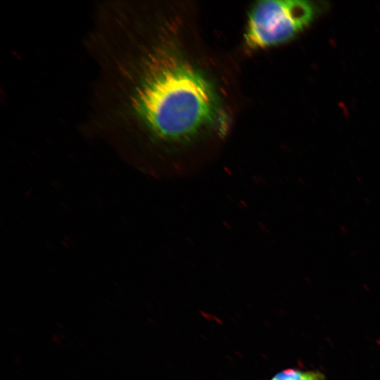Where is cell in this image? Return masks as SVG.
<instances>
[{"mask_svg":"<svg viewBox=\"0 0 380 380\" xmlns=\"http://www.w3.org/2000/svg\"><path fill=\"white\" fill-rule=\"evenodd\" d=\"M214 77L173 35L155 50L137 87V113L163 150L165 174L181 176L205 163L227 131Z\"/></svg>","mask_w":380,"mask_h":380,"instance_id":"1","label":"cell"},{"mask_svg":"<svg viewBox=\"0 0 380 380\" xmlns=\"http://www.w3.org/2000/svg\"><path fill=\"white\" fill-rule=\"evenodd\" d=\"M322 10L321 4L311 1H257L248 14L245 44L255 50L286 43L308 27Z\"/></svg>","mask_w":380,"mask_h":380,"instance_id":"2","label":"cell"},{"mask_svg":"<svg viewBox=\"0 0 380 380\" xmlns=\"http://www.w3.org/2000/svg\"><path fill=\"white\" fill-rule=\"evenodd\" d=\"M323 378L319 372L289 369L279 372L271 380H323Z\"/></svg>","mask_w":380,"mask_h":380,"instance_id":"3","label":"cell"}]
</instances>
